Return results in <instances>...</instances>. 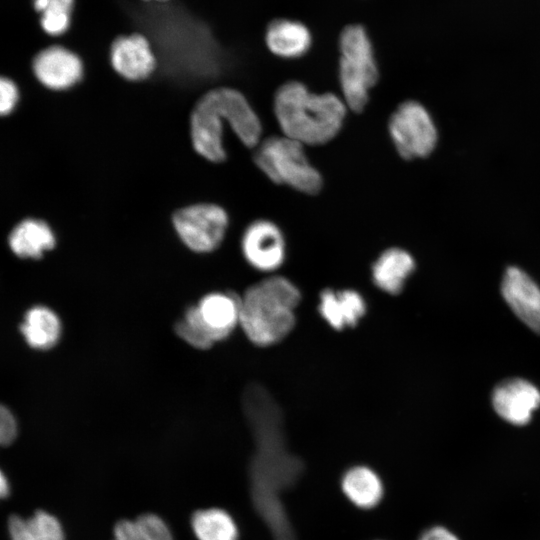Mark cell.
<instances>
[{
  "mask_svg": "<svg viewBox=\"0 0 540 540\" xmlns=\"http://www.w3.org/2000/svg\"><path fill=\"white\" fill-rule=\"evenodd\" d=\"M229 128L247 147L261 142V121L239 90L218 86L202 93L189 116L190 139L194 151L206 161L226 160L225 130Z\"/></svg>",
  "mask_w": 540,
  "mask_h": 540,
  "instance_id": "1",
  "label": "cell"
},
{
  "mask_svg": "<svg viewBox=\"0 0 540 540\" xmlns=\"http://www.w3.org/2000/svg\"><path fill=\"white\" fill-rule=\"evenodd\" d=\"M347 108L337 95L312 92L299 81L282 84L273 100L283 135L303 145H322L332 140L343 126Z\"/></svg>",
  "mask_w": 540,
  "mask_h": 540,
  "instance_id": "2",
  "label": "cell"
},
{
  "mask_svg": "<svg viewBox=\"0 0 540 540\" xmlns=\"http://www.w3.org/2000/svg\"><path fill=\"white\" fill-rule=\"evenodd\" d=\"M300 291L289 279L270 276L250 286L240 297V326L255 345L283 340L293 329Z\"/></svg>",
  "mask_w": 540,
  "mask_h": 540,
  "instance_id": "3",
  "label": "cell"
},
{
  "mask_svg": "<svg viewBox=\"0 0 540 540\" xmlns=\"http://www.w3.org/2000/svg\"><path fill=\"white\" fill-rule=\"evenodd\" d=\"M240 325V297L232 292H212L188 307L174 331L190 346L206 350L225 340Z\"/></svg>",
  "mask_w": 540,
  "mask_h": 540,
  "instance_id": "4",
  "label": "cell"
},
{
  "mask_svg": "<svg viewBox=\"0 0 540 540\" xmlns=\"http://www.w3.org/2000/svg\"><path fill=\"white\" fill-rule=\"evenodd\" d=\"M338 77L344 102L361 112L379 73L374 50L365 28L360 24L346 26L339 37Z\"/></svg>",
  "mask_w": 540,
  "mask_h": 540,
  "instance_id": "5",
  "label": "cell"
},
{
  "mask_svg": "<svg viewBox=\"0 0 540 540\" xmlns=\"http://www.w3.org/2000/svg\"><path fill=\"white\" fill-rule=\"evenodd\" d=\"M254 161L276 184L310 195L317 194L322 188V176L310 163L304 145L284 135L262 140L255 148Z\"/></svg>",
  "mask_w": 540,
  "mask_h": 540,
  "instance_id": "6",
  "label": "cell"
},
{
  "mask_svg": "<svg viewBox=\"0 0 540 540\" xmlns=\"http://www.w3.org/2000/svg\"><path fill=\"white\" fill-rule=\"evenodd\" d=\"M179 241L199 254L215 251L224 241L229 215L214 202H198L175 210L171 217Z\"/></svg>",
  "mask_w": 540,
  "mask_h": 540,
  "instance_id": "7",
  "label": "cell"
},
{
  "mask_svg": "<svg viewBox=\"0 0 540 540\" xmlns=\"http://www.w3.org/2000/svg\"><path fill=\"white\" fill-rule=\"evenodd\" d=\"M388 131L397 152L407 160L429 155L437 143V129L429 112L412 100L392 113Z\"/></svg>",
  "mask_w": 540,
  "mask_h": 540,
  "instance_id": "8",
  "label": "cell"
},
{
  "mask_svg": "<svg viewBox=\"0 0 540 540\" xmlns=\"http://www.w3.org/2000/svg\"><path fill=\"white\" fill-rule=\"evenodd\" d=\"M241 250L247 263L262 272L279 268L286 255V243L281 229L272 221L258 219L243 231Z\"/></svg>",
  "mask_w": 540,
  "mask_h": 540,
  "instance_id": "9",
  "label": "cell"
},
{
  "mask_svg": "<svg viewBox=\"0 0 540 540\" xmlns=\"http://www.w3.org/2000/svg\"><path fill=\"white\" fill-rule=\"evenodd\" d=\"M37 81L45 88L62 92L75 87L84 76L82 59L70 49L52 44L39 51L31 63Z\"/></svg>",
  "mask_w": 540,
  "mask_h": 540,
  "instance_id": "10",
  "label": "cell"
},
{
  "mask_svg": "<svg viewBox=\"0 0 540 540\" xmlns=\"http://www.w3.org/2000/svg\"><path fill=\"white\" fill-rule=\"evenodd\" d=\"M109 57L113 70L130 82L149 79L158 66L150 41L139 32L115 38L110 46Z\"/></svg>",
  "mask_w": 540,
  "mask_h": 540,
  "instance_id": "11",
  "label": "cell"
},
{
  "mask_svg": "<svg viewBox=\"0 0 540 540\" xmlns=\"http://www.w3.org/2000/svg\"><path fill=\"white\" fill-rule=\"evenodd\" d=\"M492 403L503 419L515 425H524L540 406V391L526 380L510 379L495 388Z\"/></svg>",
  "mask_w": 540,
  "mask_h": 540,
  "instance_id": "12",
  "label": "cell"
},
{
  "mask_svg": "<svg viewBox=\"0 0 540 540\" xmlns=\"http://www.w3.org/2000/svg\"><path fill=\"white\" fill-rule=\"evenodd\" d=\"M502 294L517 317L540 332V289L524 271L516 267L506 270Z\"/></svg>",
  "mask_w": 540,
  "mask_h": 540,
  "instance_id": "13",
  "label": "cell"
},
{
  "mask_svg": "<svg viewBox=\"0 0 540 540\" xmlns=\"http://www.w3.org/2000/svg\"><path fill=\"white\" fill-rule=\"evenodd\" d=\"M7 245L19 259L40 260L55 249L57 235L44 219L27 217L15 224L7 234Z\"/></svg>",
  "mask_w": 540,
  "mask_h": 540,
  "instance_id": "14",
  "label": "cell"
},
{
  "mask_svg": "<svg viewBox=\"0 0 540 540\" xmlns=\"http://www.w3.org/2000/svg\"><path fill=\"white\" fill-rule=\"evenodd\" d=\"M265 43L274 55L284 59H295L310 49L312 36L303 23L280 18L271 21L267 26Z\"/></svg>",
  "mask_w": 540,
  "mask_h": 540,
  "instance_id": "15",
  "label": "cell"
},
{
  "mask_svg": "<svg viewBox=\"0 0 540 540\" xmlns=\"http://www.w3.org/2000/svg\"><path fill=\"white\" fill-rule=\"evenodd\" d=\"M319 312L335 330L355 326L366 312V303L357 291L326 289L320 294Z\"/></svg>",
  "mask_w": 540,
  "mask_h": 540,
  "instance_id": "16",
  "label": "cell"
},
{
  "mask_svg": "<svg viewBox=\"0 0 540 540\" xmlns=\"http://www.w3.org/2000/svg\"><path fill=\"white\" fill-rule=\"evenodd\" d=\"M19 329L31 348L49 350L60 340L62 323L54 310L44 305H36L25 312Z\"/></svg>",
  "mask_w": 540,
  "mask_h": 540,
  "instance_id": "17",
  "label": "cell"
},
{
  "mask_svg": "<svg viewBox=\"0 0 540 540\" xmlns=\"http://www.w3.org/2000/svg\"><path fill=\"white\" fill-rule=\"evenodd\" d=\"M413 257L400 248H390L380 254L372 266V278L377 287L390 294L399 293L413 272Z\"/></svg>",
  "mask_w": 540,
  "mask_h": 540,
  "instance_id": "18",
  "label": "cell"
},
{
  "mask_svg": "<svg viewBox=\"0 0 540 540\" xmlns=\"http://www.w3.org/2000/svg\"><path fill=\"white\" fill-rule=\"evenodd\" d=\"M341 489L345 497L361 509L374 508L381 501L384 492L378 474L363 465L354 466L345 472Z\"/></svg>",
  "mask_w": 540,
  "mask_h": 540,
  "instance_id": "19",
  "label": "cell"
},
{
  "mask_svg": "<svg viewBox=\"0 0 540 540\" xmlns=\"http://www.w3.org/2000/svg\"><path fill=\"white\" fill-rule=\"evenodd\" d=\"M11 540H64L58 519L52 514L37 510L28 518L12 515L8 520Z\"/></svg>",
  "mask_w": 540,
  "mask_h": 540,
  "instance_id": "20",
  "label": "cell"
},
{
  "mask_svg": "<svg viewBox=\"0 0 540 540\" xmlns=\"http://www.w3.org/2000/svg\"><path fill=\"white\" fill-rule=\"evenodd\" d=\"M191 527L198 540H237L238 528L229 513L220 508L194 512Z\"/></svg>",
  "mask_w": 540,
  "mask_h": 540,
  "instance_id": "21",
  "label": "cell"
},
{
  "mask_svg": "<svg viewBox=\"0 0 540 540\" xmlns=\"http://www.w3.org/2000/svg\"><path fill=\"white\" fill-rule=\"evenodd\" d=\"M113 540H173V537L159 516L146 513L134 520L117 522L113 529Z\"/></svg>",
  "mask_w": 540,
  "mask_h": 540,
  "instance_id": "22",
  "label": "cell"
},
{
  "mask_svg": "<svg viewBox=\"0 0 540 540\" xmlns=\"http://www.w3.org/2000/svg\"><path fill=\"white\" fill-rule=\"evenodd\" d=\"M75 0H32L43 31L51 37L65 34L72 20Z\"/></svg>",
  "mask_w": 540,
  "mask_h": 540,
  "instance_id": "23",
  "label": "cell"
},
{
  "mask_svg": "<svg viewBox=\"0 0 540 540\" xmlns=\"http://www.w3.org/2000/svg\"><path fill=\"white\" fill-rule=\"evenodd\" d=\"M20 88L11 78L0 76V115L6 117L12 114L20 102Z\"/></svg>",
  "mask_w": 540,
  "mask_h": 540,
  "instance_id": "24",
  "label": "cell"
},
{
  "mask_svg": "<svg viewBox=\"0 0 540 540\" xmlns=\"http://www.w3.org/2000/svg\"><path fill=\"white\" fill-rule=\"evenodd\" d=\"M18 426L12 411L1 407L0 411V442L2 446H9L17 436Z\"/></svg>",
  "mask_w": 540,
  "mask_h": 540,
  "instance_id": "25",
  "label": "cell"
},
{
  "mask_svg": "<svg viewBox=\"0 0 540 540\" xmlns=\"http://www.w3.org/2000/svg\"><path fill=\"white\" fill-rule=\"evenodd\" d=\"M419 540H458V538L443 527H433L424 532Z\"/></svg>",
  "mask_w": 540,
  "mask_h": 540,
  "instance_id": "26",
  "label": "cell"
},
{
  "mask_svg": "<svg viewBox=\"0 0 540 540\" xmlns=\"http://www.w3.org/2000/svg\"><path fill=\"white\" fill-rule=\"evenodd\" d=\"M9 494V483L6 479L4 473H1L0 476V495L2 498H5Z\"/></svg>",
  "mask_w": 540,
  "mask_h": 540,
  "instance_id": "27",
  "label": "cell"
},
{
  "mask_svg": "<svg viewBox=\"0 0 540 540\" xmlns=\"http://www.w3.org/2000/svg\"><path fill=\"white\" fill-rule=\"evenodd\" d=\"M141 1H144V2H167L169 0H141Z\"/></svg>",
  "mask_w": 540,
  "mask_h": 540,
  "instance_id": "28",
  "label": "cell"
}]
</instances>
